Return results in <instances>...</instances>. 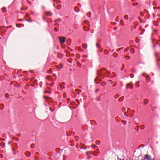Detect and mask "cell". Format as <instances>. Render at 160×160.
<instances>
[{
  "label": "cell",
  "mask_w": 160,
  "mask_h": 160,
  "mask_svg": "<svg viewBox=\"0 0 160 160\" xmlns=\"http://www.w3.org/2000/svg\"><path fill=\"white\" fill-rule=\"evenodd\" d=\"M153 153L152 148L146 145L136 150L133 156V160H152Z\"/></svg>",
  "instance_id": "obj_1"
},
{
  "label": "cell",
  "mask_w": 160,
  "mask_h": 160,
  "mask_svg": "<svg viewBox=\"0 0 160 160\" xmlns=\"http://www.w3.org/2000/svg\"><path fill=\"white\" fill-rule=\"evenodd\" d=\"M104 160H130L126 154L120 150L108 151L105 156Z\"/></svg>",
  "instance_id": "obj_2"
}]
</instances>
